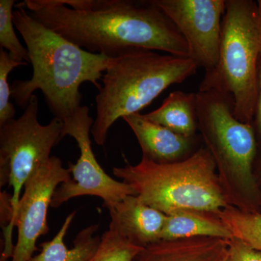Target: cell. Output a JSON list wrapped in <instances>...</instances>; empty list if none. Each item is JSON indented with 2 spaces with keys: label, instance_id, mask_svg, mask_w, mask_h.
<instances>
[{
  "label": "cell",
  "instance_id": "ffe728a7",
  "mask_svg": "<svg viewBox=\"0 0 261 261\" xmlns=\"http://www.w3.org/2000/svg\"><path fill=\"white\" fill-rule=\"evenodd\" d=\"M25 62H19L12 58L8 51L0 50V127L15 119V109L10 102L11 88L8 83L10 72L19 66L28 65Z\"/></svg>",
  "mask_w": 261,
  "mask_h": 261
},
{
  "label": "cell",
  "instance_id": "6da1fadb",
  "mask_svg": "<svg viewBox=\"0 0 261 261\" xmlns=\"http://www.w3.org/2000/svg\"><path fill=\"white\" fill-rule=\"evenodd\" d=\"M16 5L89 53L113 58L130 49H145L190 58L181 33L152 1L25 0Z\"/></svg>",
  "mask_w": 261,
  "mask_h": 261
},
{
  "label": "cell",
  "instance_id": "d6986e66",
  "mask_svg": "<svg viewBox=\"0 0 261 261\" xmlns=\"http://www.w3.org/2000/svg\"><path fill=\"white\" fill-rule=\"evenodd\" d=\"M14 0L0 1V45L15 61L29 63V51L15 34L13 18Z\"/></svg>",
  "mask_w": 261,
  "mask_h": 261
},
{
  "label": "cell",
  "instance_id": "7c38bea8",
  "mask_svg": "<svg viewBox=\"0 0 261 261\" xmlns=\"http://www.w3.org/2000/svg\"><path fill=\"white\" fill-rule=\"evenodd\" d=\"M107 208L111 217L110 226L130 243L145 248L161 240L167 216L147 205L138 196H127Z\"/></svg>",
  "mask_w": 261,
  "mask_h": 261
},
{
  "label": "cell",
  "instance_id": "e0dca14e",
  "mask_svg": "<svg viewBox=\"0 0 261 261\" xmlns=\"http://www.w3.org/2000/svg\"><path fill=\"white\" fill-rule=\"evenodd\" d=\"M218 215L233 238L261 251V213L243 212L229 206Z\"/></svg>",
  "mask_w": 261,
  "mask_h": 261
},
{
  "label": "cell",
  "instance_id": "603a6c76",
  "mask_svg": "<svg viewBox=\"0 0 261 261\" xmlns=\"http://www.w3.org/2000/svg\"><path fill=\"white\" fill-rule=\"evenodd\" d=\"M254 175L261 192V140L258 141L256 159L254 164Z\"/></svg>",
  "mask_w": 261,
  "mask_h": 261
},
{
  "label": "cell",
  "instance_id": "7a4b0ae2",
  "mask_svg": "<svg viewBox=\"0 0 261 261\" xmlns=\"http://www.w3.org/2000/svg\"><path fill=\"white\" fill-rule=\"evenodd\" d=\"M15 8L13 23L27 44L33 74L30 80L13 82L11 97L25 108L34 92L42 91L55 118L63 122L82 107V84L100 89L99 80L111 58L82 49L39 23L25 8Z\"/></svg>",
  "mask_w": 261,
  "mask_h": 261
},
{
  "label": "cell",
  "instance_id": "44dd1931",
  "mask_svg": "<svg viewBox=\"0 0 261 261\" xmlns=\"http://www.w3.org/2000/svg\"><path fill=\"white\" fill-rule=\"evenodd\" d=\"M228 255L231 261H261V251L236 238L228 240Z\"/></svg>",
  "mask_w": 261,
  "mask_h": 261
},
{
  "label": "cell",
  "instance_id": "3957f363",
  "mask_svg": "<svg viewBox=\"0 0 261 261\" xmlns=\"http://www.w3.org/2000/svg\"><path fill=\"white\" fill-rule=\"evenodd\" d=\"M197 126L216 165L228 205L246 213H261V192L254 175L258 140L252 124L239 121L226 94L196 92Z\"/></svg>",
  "mask_w": 261,
  "mask_h": 261
},
{
  "label": "cell",
  "instance_id": "cb8c5ba5",
  "mask_svg": "<svg viewBox=\"0 0 261 261\" xmlns=\"http://www.w3.org/2000/svg\"><path fill=\"white\" fill-rule=\"evenodd\" d=\"M257 13H258L259 19H260V21L261 23V0H258L257 2Z\"/></svg>",
  "mask_w": 261,
  "mask_h": 261
},
{
  "label": "cell",
  "instance_id": "30bf717a",
  "mask_svg": "<svg viewBox=\"0 0 261 261\" xmlns=\"http://www.w3.org/2000/svg\"><path fill=\"white\" fill-rule=\"evenodd\" d=\"M185 39L190 59L211 71L219 61L226 0H151Z\"/></svg>",
  "mask_w": 261,
  "mask_h": 261
},
{
  "label": "cell",
  "instance_id": "2e32d148",
  "mask_svg": "<svg viewBox=\"0 0 261 261\" xmlns=\"http://www.w3.org/2000/svg\"><path fill=\"white\" fill-rule=\"evenodd\" d=\"M196 93L174 91L162 105L152 112L143 114L149 121L161 125L178 135L195 138L197 126Z\"/></svg>",
  "mask_w": 261,
  "mask_h": 261
},
{
  "label": "cell",
  "instance_id": "ba28073f",
  "mask_svg": "<svg viewBox=\"0 0 261 261\" xmlns=\"http://www.w3.org/2000/svg\"><path fill=\"white\" fill-rule=\"evenodd\" d=\"M94 121L89 116V108L82 106L73 116L63 122V138L68 135L75 139L80 157L75 164L69 163L71 180L57 188L51 207H58L74 197L90 195L102 199L107 207L121 202L127 196L137 195L132 187L111 177L98 163L90 140Z\"/></svg>",
  "mask_w": 261,
  "mask_h": 261
},
{
  "label": "cell",
  "instance_id": "9c48e42d",
  "mask_svg": "<svg viewBox=\"0 0 261 261\" xmlns=\"http://www.w3.org/2000/svg\"><path fill=\"white\" fill-rule=\"evenodd\" d=\"M71 180L69 170L63 167L59 158L41 165L25 182L12 227L18 228V240L11 261H29L38 250L37 242L47 234L48 208L57 188Z\"/></svg>",
  "mask_w": 261,
  "mask_h": 261
},
{
  "label": "cell",
  "instance_id": "8fae6325",
  "mask_svg": "<svg viewBox=\"0 0 261 261\" xmlns=\"http://www.w3.org/2000/svg\"><path fill=\"white\" fill-rule=\"evenodd\" d=\"M135 134L142 152V159L159 164L183 161L196 148L195 138H187L154 123L140 113L123 117Z\"/></svg>",
  "mask_w": 261,
  "mask_h": 261
},
{
  "label": "cell",
  "instance_id": "7402d4cb",
  "mask_svg": "<svg viewBox=\"0 0 261 261\" xmlns=\"http://www.w3.org/2000/svg\"><path fill=\"white\" fill-rule=\"evenodd\" d=\"M252 126L255 128L257 140H261V53L257 70V100Z\"/></svg>",
  "mask_w": 261,
  "mask_h": 261
},
{
  "label": "cell",
  "instance_id": "5bb4252c",
  "mask_svg": "<svg viewBox=\"0 0 261 261\" xmlns=\"http://www.w3.org/2000/svg\"><path fill=\"white\" fill-rule=\"evenodd\" d=\"M161 240L194 238H214L230 240L232 233L218 214L182 209L166 215Z\"/></svg>",
  "mask_w": 261,
  "mask_h": 261
},
{
  "label": "cell",
  "instance_id": "d4e9b609",
  "mask_svg": "<svg viewBox=\"0 0 261 261\" xmlns=\"http://www.w3.org/2000/svg\"><path fill=\"white\" fill-rule=\"evenodd\" d=\"M225 261H231V259H230L229 255H228L227 258H226V260Z\"/></svg>",
  "mask_w": 261,
  "mask_h": 261
},
{
  "label": "cell",
  "instance_id": "5b68a950",
  "mask_svg": "<svg viewBox=\"0 0 261 261\" xmlns=\"http://www.w3.org/2000/svg\"><path fill=\"white\" fill-rule=\"evenodd\" d=\"M147 205L166 215L182 209L219 214L229 207L205 146L178 162L159 164L145 159L137 165L113 168Z\"/></svg>",
  "mask_w": 261,
  "mask_h": 261
},
{
  "label": "cell",
  "instance_id": "9a60e30c",
  "mask_svg": "<svg viewBox=\"0 0 261 261\" xmlns=\"http://www.w3.org/2000/svg\"><path fill=\"white\" fill-rule=\"evenodd\" d=\"M75 212L65 219L61 229L50 241L41 243L42 251L29 261H89L97 252L101 238L94 237L99 225H91L84 228L73 241V247L68 249L65 245L64 238L74 219Z\"/></svg>",
  "mask_w": 261,
  "mask_h": 261
},
{
  "label": "cell",
  "instance_id": "277c9868",
  "mask_svg": "<svg viewBox=\"0 0 261 261\" xmlns=\"http://www.w3.org/2000/svg\"><path fill=\"white\" fill-rule=\"evenodd\" d=\"M198 65L188 58L130 49L111 58L96 96V118L91 134L103 146L115 122L140 113L173 84L196 74Z\"/></svg>",
  "mask_w": 261,
  "mask_h": 261
},
{
  "label": "cell",
  "instance_id": "ac0fdd59",
  "mask_svg": "<svg viewBox=\"0 0 261 261\" xmlns=\"http://www.w3.org/2000/svg\"><path fill=\"white\" fill-rule=\"evenodd\" d=\"M142 249L110 226L101 238L97 252L89 261H133Z\"/></svg>",
  "mask_w": 261,
  "mask_h": 261
},
{
  "label": "cell",
  "instance_id": "4fadbf2b",
  "mask_svg": "<svg viewBox=\"0 0 261 261\" xmlns=\"http://www.w3.org/2000/svg\"><path fill=\"white\" fill-rule=\"evenodd\" d=\"M228 240L194 238L160 240L142 249L133 261H225Z\"/></svg>",
  "mask_w": 261,
  "mask_h": 261
},
{
  "label": "cell",
  "instance_id": "52a82bcc",
  "mask_svg": "<svg viewBox=\"0 0 261 261\" xmlns=\"http://www.w3.org/2000/svg\"><path fill=\"white\" fill-rule=\"evenodd\" d=\"M39 100L35 94L21 116L0 127V186L13 189V216L4 238L13 240L12 227L22 190L33 172L50 159L51 149L63 139V123L54 118L47 125L38 120Z\"/></svg>",
  "mask_w": 261,
  "mask_h": 261
},
{
  "label": "cell",
  "instance_id": "8992f818",
  "mask_svg": "<svg viewBox=\"0 0 261 261\" xmlns=\"http://www.w3.org/2000/svg\"><path fill=\"white\" fill-rule=\"evenodd\" d=\"M219 61L206 72L198 91H215L232 99L239 121L252 124L257 100V70L261 23L257 3L226 0Z\"/></svg>",
  "mask_w": 261,
  "mask_h": 261
}]
</instances>
